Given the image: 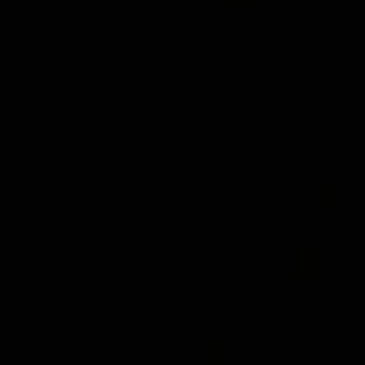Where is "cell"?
<instances>
[{
  "mask_svg": "<svg viewBox=\"0 0 365 365\" xmlns=\"http://www.w3.org/2000/svg\"><path fill=\"white\" fill-rule=\"evenodd\" d=\"M320 200H323L325 205H337V203L342 200V189H340V186H325V189L320 191Z\"/></svg>",
  "mask_w": 365,
  "mask_h": 365,
  "instance_id": "7a4b0ae2",
  "label": "cell"
},
{
  "mask_svg": "<svg viewBox=\"0 0 365 365\" xmlns=\"http://www.w3.org/2000/svg\"><path fill=\"white\" fill-rule=\"evenodd\" d=\"M226 357H229V348L226 345H214L208 351V359H226Z\"/></svg>",
  "mask_w": 365,
  "mask_h": 365,
  "instance_id": "3957f363",
  "label": "cell"
},
{
  "mask_svg": "<svg viewBox=\"0 0 365 365\" xmlns=\"http://www.w3.org/2000/svg\"><path fill=\"white\" fill-rule=\"evenodd\" d=\"M317 268H320V257L317 254H303L297 260V271H303V274H314Z\"/></svg>",
  "mask_w": 365,
  "mask_h": 365,
  "instance_id": "6da1fadb",
  "label": "cell"
},
{
  "mask_svg": "<svg viewBox=\"0 0 365 365\" xmlns=\"http://www.w3.org/2000/svg\"><path fill=\"white\" fill-rule=\"evenodd\" d=\"M240 4H243V0H240Z\"/></svg>",
  "mask_w": 365,
  "mask_h": 365,
  "instance_id": "277c9868",
  "label": "cell"
}]
</instances>
